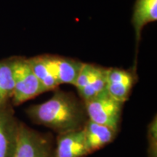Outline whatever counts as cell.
Masks as SVG:
<instances>
[{"label": "cell", "instance_id": "obj_1", "mask_svg": "<svg viewBox=\"0 0 157 157\" xmlns=\"http://www.w3.org/2000/svg\"><path fill=\"white\" fill-rule=\"evenodd\" d=\"M34 122L53 129L59 134L81 129L87 121L85 109L73 95L57 91L48 101L27 109Z\"/></svg>", "mask_w": 157, "mask_h": 157}, {"label": "cell", "instance_id": "obj_2", "mask_svg": "<svg viewBox=\"0 0 157 157\" xmlns=\"http://www.w3.org/2000/svg\"><path fill=\"white\" fill-rule=\"evenodd\" d=\"M84 103L89 120L118 131L123 103L111 97L107 90Z\"/></svg>", "mask_w": 157, "mask_h": 157}, {"label": "cell", "instance_id": "obj_3", "mask_svg": "<svg viewBox=\"0 0 157 157\" xmlns=\"http://www.w3.org/2000/svg\"><path fill=\"white\" fill-rule=\"evenodd\" d=\"M15 88L12 101L15 105L36 97L46 90L35 75L28 60L14 59Z\"/></svg>", "mask_w": 157, "mask_h": 157}, {"label": "cell", "instance_id": "obj_4", "mask_svg": "<svg viewBox=\"0 0 157 157\" xmlns=\"http://www.w3.org/2000/svg\"><path fill=\"white\" fill-rule=\"evenodd\" d=\"M13 157H52L50 140L19 122Z\"/></svg>", "mask_w": 157, "mask_h": 157}, {"label": "cell", "instance_id": "obj_5", "mask_svg": "<svg viewBox=\"0 0 157 157\" xmlns=\"http://www.w3.org/2000/svg\"><path fill=\"white\" fill-rule=\"evenodd\" d=\"M17 122L7 103L0 107V157H13L16 146Z\"/></svg>", "mask_w": 157, "mask_h": 157}, {"label": "cell", "instance_id": "obj_6", "mask_svg": "<svg viewBox=\"0 0 157 157\" xmlns=\"http://www.w3.org/2000/svg\"><path fill=\"white\" fill-rule=\"evenodd\" d=\"M88 154L83 128L59 134L54 157H84Z\"/></svg>", "mask_w": 157, "mask_h": 157}, {"label": "cell", "instance_id": "obj_7", "mask_svg": "<svg viewBox=\"0 0 157 157\" xmlns=\"http://www.w3.org/2000/svg\"><path fill=\"white\" fill-rule=\"evenodd\" d=\"M45 59L59 84L75 85L83 63L56 56H45Z\"/></svg>", "mask_w": 157, "mask_h": 157}, {"label": "cell", "instance_id": "obj_8", "mask_svg": "<svg viewBox=\"0 0 157 157\" xmlns=\"http://www.w3.org/2000/svg\"><path fill=\"white\" fill-rule=\"evenodd\" d=\"M83 132L86 148L90 154L112 142L117 131L88 120L83 127Z\"/></svg>", "mask_w": 157, "mask_h": 157}, {"label": "cell", "instance_id": "obj_9", "mask_svg": "<svg viewBox=\"0 0 157 157\" xmlns=\"http://www.w3.org/2000/svg\"><path fill=\"white\" fill-rule=\"evenodd\" d=\"M157 20V0H135L132 24L134 27L136 44L138 45L141 31L148 23Z\"/></svg>", "mask_w": 157, "mask_h": 157}, {"label": "cell", "instance_id": "obj_10", "mask_svg": "<svg viewBox=\"0 0 157 157\" xmlns=\"http://www.w3.org/2000/svg\"><path fill=\"white\" fill-rule=\"evenodd\" d=\"M27 60L46 91L56 89L60 85L49 68L45 56L34 57Z\"/></svg>", "mask_w": 157, "mask_h": 157}, {"label": "cell", "instance_id": "obj_11", "mask_svg": "<svg viewBox=\"0 0 157 157\" xmlns=\"http://www.w3.org/2000/svg\"><path fill=\"white\" fill-rule=\"evenodd\" d=\"M14 59L0 61V96L5 103L12 98L15 88Z\"/></svg>", "mask_w": 157, "mask_h": 157}, {"label": "cell", "instance_id": "obj_12", "mask_svg": "<svg viewBox=\"0 0 157 157\" xmlns=\"http://www.w3.org/2000/svg\"><path fill=\"white\" fill-rule=\"evenodd\" d=\"M106 69L103 68L101 73L96 76L90 83L78 91L81 98L86 102L106 90Z\"/></svg>", "mask_w": 157, "mask_h": 157}, {"label": "cell", "instance_id": "obj_13", "mask_svg": "<svg viewBox=\"0 0 157 157\" xmlns=\"http://www.w3.org/2000/svg\"><path fill=\"white\" fill-rule=\"evenodd\" d=\"M103 68L92 64L83 63L74 86L78 90H81L101 73Z\"/></svg>", "mask_w": 157, "mask_h": 157}, {"label": "cell", "instance_id": "obj_14", "mask_svg": "<svg viewBox=\"0 0 157 157\" xmlns=\"http://www.w3.org/2000/svg\"><path fill=\"white\" fill-rule=\"evenodd\" d=\"M156 119L155 118L148 127V154L149 157H156L157 130Z\"/></svg>", "mask_w": 157, "mask_h": 157}, {"label": "cell", "instance_id": "obj_15", "mask_svg": "<svg viewBox=\"0 0 157 157\" xmlns=\"http://www.w3.org/2000/svg\"><path fill=\"white\" fill-rule=\"evenodd\" d=\"M6 103H5V102L2 100V98L1 96H0V107H1L2 105H5V104H6Z\"/></svg>", "mask_w": 157, "mask_h": 157}]
</instances>
